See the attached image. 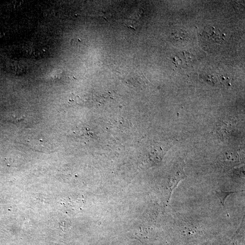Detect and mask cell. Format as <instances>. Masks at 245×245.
I'll return each instance as SVG.
<instances>
[{"label": "cell", "instance_id": "obj_1", "mask_svg": "<svg viewBox=\"0 0 245 245\" xmlns=\"http://www.w3.org/2000/svg\"><path fill=\"white\" fill-rule=\"evenodd\" d=\"M186 177L185 173L184 170L183 163L177 164L173 168L172 175L170 177L168 180L167 190L168 200H169L171 195L175 188L181 180L184 179Z\"/></svg>", "mask_w": 245, "mask_h": 245}, {"label": "cell", "instance_id": "obj_2", "mask_svg": "<svg viewBox=\"0 0 245 245\" xmlns=\"http://www.w3.org/2000/svg\"><path fill=\"white\" fill-rule=\"evenodd\" d=\"M204 37L206 38V40L209 41L210 42H212V43H219L223 40V34H222L220 31L215 30V28L207 29L205 31Z\"/></svg>", "mask_w": 245, "mask_h": 245}, {"label": "cell", "instance_id": "obj_3", "mask_svg": "<svg viewBox=\"0 0 245 245\" xmlns=\"http://www.w3.org/2000/svg\"><path fill=\"white\" fill-rule=\"evenodd\" d=\"M238 192H239V191H224L223 190L216 191V196H217V198H219V200H220L221 204L223 206L224 210L225 211L228 217H229V214L226 208L225 205V202L226 199L227 197L230 194Z\"/></svg>", "mask_w": 245, "mask_h": 245}]
</instances>
